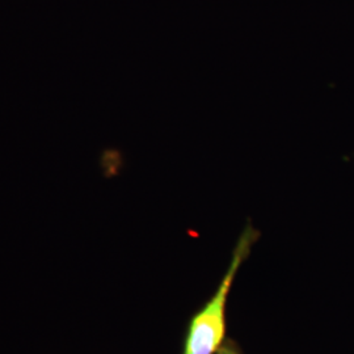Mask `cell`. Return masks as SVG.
Segmentation results:
<instances>
[{
    "label": "cell",
    "instance_id": "obj_1",
    "mask_svg": "<svg viewBox=\"0 0 354 354\" xmlns=\"http://www.w3.org/2000/svg\"><path fill=\"white\" fill-rule=\"evenodd\" d=\"M259 238L260 232L248 223L234 248L230 266L214 295L192 317L184 340L183 354H215L226 340L228 294L241 266L248 259L253 244Z\"/></svg>",
    "mask_w": 354,
    "mask_h": 354
},
{
    "label": "cell",
    "instance_id": "obj_2",
    "mask_svg": "<svg viewBox=\"0 0 354 354\" xmlns=\"http://www.w3.org/2000/svg\"><path fill=\"white\" fill-rule=\"evenodd\" d=\"M215 354H241V351L236 342L231 339H227L223 342Z\"/></svg>",
    "mask_w": 354,
    "mask_h": 354
}]
</instances>
